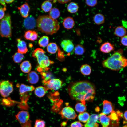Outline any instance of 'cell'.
I'll return each mask as SVG.
<instances>
[{
	"label": "cell",
	"instance_id": "cell-1",
	"mask_svg": "<svg viewBox=\"0 0 127 127\" xmlns=\"http://www.w3.org/2000/svg\"><path fill=\"white\" fill-rule=\"evenodd\" d=\"M67 91L72 99L79 101L85 105L86 102H92L96 94L94 84L87 80L74 81L68 86Z\"/></svg>",
	"mask_w": 127,
	"mask_h": 127
},
{
	"label": "cell",
	"instance_id": "cell-2",
	"mask_svg": "<svg viewBox=\"0 0 127 127\" xmlns=\"http://www.w3.org/2000/svg\"><path fill=\"white\" fill-rule=\"evenodd\" d=\"M123 51L120 49L110 57L103 60L102 63L104 68L118 71L127 66V59L123 55Z\"/></svg>",
	"mask_w": 127,
	"mask_h": 127
},
{
	"label": "cell",
	"instance_id": "cell-3",
	"mask_svg": "<svg viewBox=\"0 0 127 127\" xmlns=\"http://www.w3.org/2000/svg\"><path fill=\"white\" fill-rule=\"evenodd\" d=\"M36 26L39 30L47 35L56 33L60 28L57 20L48 15L39 16L36 20Z\"/></svg>",
	"mask_w": 127,
	"mask_h": 127
},
{
	"label": "cell",
	"instance_id": "cell-4",
	"mask_svg": "<svg viewBox=\"0 0 127 127\" xmlns=\"http://www.w3.org/2000/svg\"><path fill=\"white\" fill-rule=\"evenodd\" d=\"M45 52L42 49L38 48L32 52V56L36 59L40 71L46 70L50 65L54 63L45 54Z\"/></svg>",
	"mask_w": 127,
	"mask_h": 127
},
{
	"label": "cell",
	"instance_id": "cell-5",
	"mask_svg": "<svg viewBox=\"0 0 127 127\" xmlns=\"http://www.w3.org/2000/svg\"><path fill=\"white\" fill-rule=\"evenodd\" d=\"M11 24V16L7 13L0 20V35L2 37L9 38L12 36Z\"/></svg>",
	"mask_w": 127,
	"mask_h": 127
},
{
	"label": "cell",
	"instance_id": "cell-6",
	"mask_svg": "<svg viewBox=\"0 0 127 127\" xmlns=\"http://www.w3.org/2000/svg\"><path fill=\"white\" fill-rule=\"evenodd\" d=\"M13 83L8 80H2L0 82V93L4 98L8 96L13 91Z\"/></svg>",
	"mask_w": 127,
	"mask_h": 127
},
{
	"label": "cell",
	"instance_id": "cell-7",
	"mask_svg": "<svg viewBox=\"0 0 127 127\" xmlns=\"http://www.w3.org/2000/svg\"><path fill=\"white\" fill-rule=\"evenodd\" d=\"M44 87L47 91L49 89L57 90L60 88L62 86V81L58 79H52L47 81H43Z\"/></svg>",
	"mask_w": 127,
	"mask_h": 127
},
{
	"label": "cell",
	"instance_id": "cell-8",
	"mask_svg": "<svg viewBox=\"0 0 127 127\" xmlns=\"http://www.w3.org/2000/svg\"><path fill=\"white\" fill-rule=\"evenodd\" d=\"M62 119H74L77 115L74 109L71 107L67 106L63 108L59 113Z\"/></svg>",
	"mask_w": 127,
	"mask_h": 127
},
{
	"label": "cell",
	"instance_id": "cell-9",
	"mask_svg": "<svg viewBox=\"0 0 127 127\" xmlns=\"http://www.w3.org/2000/svg\"><path fill=\"white\" fill-rule=\"evenodd\" d=\"M61 45L64 50L69 55L74 52V44L70 40L65 39L61 42Z\"/></svg>",
	"mask_w": 127,
	"mask_h": 127
},
{
	"label": "cell",
	"instance_id": "cell-10",
	"mask_svg": "<svg viewBox=\"0 0 127 127\" xmlns=\"http://www.w3.org/2000/svg\"><path fill=\"white\" fill-rule=\"evenodd\" d=\"M15 117L17 121L22 124L28 121L30 115L28 111H22L19 112L15 115Z\"/></svg>",
	"mask_w": 127,
	"mask_h": 127
},
{
	"label": "cell",
	"instance_id": "cell-11",
	"mask_svg": "<svg viewBox=\"0 0 127 127\" xmlns=\"http://www.w3.org/2000/svg\"><path fill=\"white\" fill-rule=\"evenodd\" d=\"M99 119V115L96 114H92L85 124L84 127H98V124L97 122Z\"/></svg>",
	"mask_w": 127,
	"mask_h": 127
},
{
	"label": "cell",
	"instance_id": "cell-12",
	"mask_svg": "<svg viewBox=\"0 0 127 127\" xmlns=\"http://www.w3.org/2000/svg\"><path fill=\"white\" fill-rule=\"evenodd\" d=\"M24 25L27 29H32L36 25V21L32 16H29L26 18L24 20Z\"/></svg>",
	"mask_w": 127,
	"mask_h": 127
},
{
	"label": "cell",
	"instance_id": "cell-13",
	"mask_svg": "<svg viewBox=\"0 0 127 127\" xmlns=\"http://www.w3.org/2000/svg\"><path fill=\"white\" fill-rule=\"evenodd\" d=\"M114 49V45L109 42L104 43L101 45L100 48V51L105 53H109Z\"/></svg>",
	"mask_w": 127,
	"mask_h": 127
},
{
	"label": "cell",
	"instance_id": "cell-14",
	"mask_svg": "<svg viewBox=\"0 0 127 127\" xmlns=\"http://www.w3.org/2000/svg\"><path fill=\"white\" fill-rule=\"evenodd\" d=\"M17 8L23 17L26 18L28 17L30 7L27 3H26L18 7Z\"/></svg>",
	"mask_w": 127,
	"mask_h": 127
},
{
	"label": "cell",
	"instance_id": "cell-15",
	"mask_svg": "<svg viewBox=\"0 0 127 127\" xmlns=\"http://www.w3.org/2000/svg\"><path fill=\"white\" fill-rule=\"evenodd\" d=\"M18 52L22 54H25L28 49L25 42L20 38L17 39Z\"/></svg>",
	"mask_w": 127,
	"mask_h": 127
},
{
	"label": "cell",
	"instance_id": "cell-16",
	"mask_svg": "<svg viewBox=\"0 0 127 127\" xmlns=\"http://www.w3.org/2000/svg\"><path fill=\"white\" fill-rule=\"evenodd\" d=\"M103 108L102 113L105 115H107L113 111L112 104L111 102L105 100L103 101Z\"/></svg>",
	"mask_w": 127,
	"mask_h": 127
},
{
	"label": "cell",
	"instance_id": "cell-17",
	"mask_svg": "<svg viewBox=\"0 0 127 127\" xmlns=\"http://www.w3.org/2000/svg\"><path fill=\"white\" fill-rule=\"evenodd\" d=\"M27 79L30 83L32 84H35L39 81V76L36 72L32 71L28 73L27 75Z\"/></svg>",
	"mask_w": 127,
	"mask_h": 127
},
{
	"label": "cell",
	"instance_id": "cell-18",
	"mask_svg": "<svg viewBox=\"0 0 127 127\" xmlns=\"http://www.w3.org/2000/svg\"><path fill=\"white\" fill-rule=\"evenodd\" d=\"M75 24V21L73 18L71 17H68L64 20L63 25L64 27L67 29H72Z\"/></svg>",
	"mask_w": 127,
	"mask_h": 127
},
{
	"label": "cell",
	"instance_id": "cell-19",
	"mask_svg": "<svg viewBox=\"0 0 127 127\" xmlns=\"http://www.w3.org/2000/svg\"><path fill=\"white\" fill-rule=\"evenodd\" d=\"M34 89V87L32 85L28 86L22 84L19 86V91L20 94L22 95L27 92L32 91Z\"/></svg>",
	"mask_w": 127,
	"mask_h": 127
},
{
	"label": "cell",
	"instance_id": "cell-20",
	"mask_svg": "<svg viewBox=\"0 0 127 127\" xmlns=\"http://www.w3.org/2000/svg\"><path fill=\"white\" fill-rule=\"evenodd\" d=\"M99 121L102 127H108L110 121V119L108 116H107L103 113H101L99 115Z\"/></svg>",
	"mask_w": 127,
	"mask_h": 127
},
{
	"label": "cell",
	"instance_id": "cell-21",
	"mask_svg": "<svg viewBox=\"0 0 127 127\" xmlns=\"http://www.w3.org/2000/svg\"><path fill=\"white\" fill-rule=\"evenodd\" d=\"M38 36V34L36 32L31 30L27 31L24 35V37L26 39L32 41L36 40Z\"/></svg>",
	"mask_w": 127,
	"mask_h": 127
},
{
	"label": "cell",
	"instance_id": "cell-22",
	"mask_svg": "<svg viewBox=\"0 0 127 127\" xmlns=\"http://www.w3.org/2000/svg\"><path fill=\"white\" fill-rule=\"evenodd\" d=\"M127 32L126 28L123 26H119L115 28L114 33L117 36L122 37L126 35Z\"/></svg>",
	"mask_w": 127,
	"mask_h": 127
},
{
	"label": "cell",
	"instance_id": "cell-23",
	"mask_svg": "<svg viewBox=\"0 0 127 127\" xmlns=\"http://www.w3.org/2000/svg\"><path fill=\"white\" fill-rule=\"evenodd\" d=\"M20 67L22 72L25 73H28L31 69L32 66L29 61L26 60L21 63L20 65Z\"/></svg>",
	"mask_w": 127,
	"mask_h": 127
},
{
	"label": "cell",
	"instance_id": "cell-24",
	"mask_svg": "<svg viewBox=\"0 0 127 127\" xmlns=\"http://www.w3.org/2000/svg\"><path fill=\"white\" fill-rule=\"evenodd\" d=\"M105 19L104 16L100 13L96 14L93 17V21L94 23L98 25L103 24L105 22Z\"/></svg>",
	"mask_w": 127,
	"mask_h": 127
},
{
	"label": "cell",
	"instance_id": "cell-25",
	"mask_svg": "<svg viewBox=\"0 0 127 127\" xmlns=\"http://www.w3.org/2000/svg\"><path fill=\"white\" fill-rule=\"evenodd\" d=\"M80 71L81 73L84 75H90L91 72V69L90 66L87 64L82 65L80 68Z\"/></svg>",
	"mask_w": 127,
	"mask_h": 127
},
{
	"label": "cell",
	"instance_id": "cell-26",
	"mask_svg": "<svg viewBox=\"0 0 127 127\" xmlns=\"http://www.w3.org/2000/svg\"><path fill=\"white\" fill-rule=\"evenodd\" d=\"M47 91L46 88L44 87L39 86L36 88L34 93L37 97H41L44 96Z\"/></svg>",
	"mask_w": 127,
	"mask_h": 127
},
{
	"label": "cell",
	"instance_id": "cell-27",
	"mask_svg": "<svg viewBox=\"0 0 127 127\" xmlns=\"http://www.w3.org/2000/svg\"><path fill=\"white\" fill-rule=\"evenodd\" d=\"M79 7L78 4L74 2H70L67 7V11L71 13H76L78 11Z\"/></svg>",
	"mask_w": 127,
	"mask_h": 127
},
{
	"label": "cell",
	"instance_id": "cell-28",
	"mask_svg": "<svg viewBox=\"0 0 127 127\" xmlns=\"http://www.w3.org/2000/svg\"><path fill=\"white\" fill-rule=\"evenodd\" d=\"M58 49V48L57 45L54 43H50L47 47V50L48 52L52 54L56 53Z\"/></svg>",
	"mask_w": 127,
	"mask_h": 127
},
{
	"label": "cell",
	"instance_id": "cell-29",
	"mask_svg": "<svg viewBox=\"0 0 127 127\" xmlns=\"http://www.w3.org/2000/svg\"><path fill=\"white\" fill-rule=\"evenodd\" d=\"M49 39L48 37L44 36L41 37L39 39L38 43L39 46L42 47H45L49 44Z\"/></svg>",
	"mask_w": 127,
	"mask_h": 127
},
{
	"label": "cell",
	"instance_id": "cell-30",
	"mask_svg": "<svg viewBox=\"0 0 127 127\" xmlns=\"http://www.w3.org/2000/svg\"><path fill=\"white\" fill-rule=\"evenodd\" d=\"M85 51V49L83 46L77 44L75 47L74 52L76 55H81L84 53Z\"/></svg>",
	"mask_w": 127,
	"mask_h": 127
},
{
	"label": "cell",
	"instance_id": "cell-31",
	"mask_svg": "<svg viewBox=\"0 0 127 127\" xmlns=\"http://www.w3.org/2000/svg\"><path fill=\"white\" fill-rule=\"evenodd\" d=\"M60 14V11L58 9L53 8H52L50 11L49 16L52 18L56 19L59 17Z\"/></svg>",
	"mask_w": 127,
	"mask_h": 127
},
{
	"label": "cell",
	"instance_id": "cell-32",
	"mask_svg": "<svg viewBox=\"0 0 127 127\" xmlns=\"http://www.w3.org/2000/svg\"><path fill=\"white\" fill-rule=\"evenodd\" d=\"M52 6L51 2L48 0L44 1L42 4L41 8L45 12H49Z\"/></svg>",
	"mask_w": 127,
	"mask_h": 127
},
{
	"label": "cell",
	"instance_id": "cell-33",
	"mask_svg": "<svg viewBox=\"0 0 127 127\" xmlns=\"http://www.w3.org/2000/svg\"><path fill=\"white\" fill-rule=\"evenodd\" d=\"M90 117L89 113L87 112H84L80 113L78 117L79 120L84 123L87 122Z\"/></svg>",
	"mask_w": 127,
	"mask_h": 127
},
{
	"label": "cell",
	"instance_id": "cell-34",
	"mask_svg": "<svg viewBox=\"0 0 127 127\" xmlns=\"http://www.w3.org/2000/svg\"><path fill=\"white\" fill-rule=\"evenodd\" d=\"M24 57L23 54L18 52H16L13 56L12 58L13 61L16 63L20 62Z\"/></svg>",
	"mask_w": 127,
	"mask_h": 127
},
{
	"label": "cell",
	"instance_id": "cell-35",
	"mask_svg": "<svg viewBox=\"0 0 127 127\" xmlns=\"http://www.w3.org/2000/svg\"><path fill=\"white\" fill-rule=\"evenodd\" d=\"M75 109L77 112L81 113L84 112L86 110V107L85 105L81 103H79L76 104Z\"/></svg>",
	"mask_w": 127,
	"mask_h": 127
},
{
	"label": "cell",
	"instance_id": "cell-36",
	"mask_svg": "<svg viewBox=\"0 0 127 127\" xmlns=\"http://www.w3.org/2000/svg\"><path fill=\"white\" fill-rule=\"evenodd\" d=\"M45 123L43 120L37 119L35 121L34 127H45Z\"/></svg>",
	"mask_w": 127,
	"mask_h": 127
},
{
	"label": "cell",
	"instance_id": "cell-37",
	"mask_svg": "<svg viewBox=\"0 0 127 127\" xmlns=\"http://www.w3.org/2000/svg\"><path fill=\"white\" fill-rule=\"evenodd\" d=\"M42 77L44 80L43 81H47L51 79L52 75L51 73L42 72L41 73Z\"/></svg>",
	"mask_w": 127,
	"mask_h": 127
},
{
	"label": "cell",
	"instance_id": "cell-38",
	"mask_svg": "<svg viewBox=\"0 0 127 127\" xmlns=\"http://www.w3.org/2000/svg\"><path fill=\"white\" fill-rule=\"evenodd\" d=\"M85 3L88 6L90 7H93L97 4L98 2L96 0H86L85 1Z\"/></svg>",
	"mask_w": 127,
	"mask_h": 127
},
{
	"label": "cell",
	"instance_id": "cell-39",
	"mask_svg": "<svg viewBox=\"0 0 127 127\" xmlns=\"http://www.w3.org/2000/svg\"><path fill=\"white\" fill-rule=\"evenodd\" d=\"M120 42L123 46H127V35H126L121 38Z\"/></svg>",
	"mask_w": 127,
	"mask_h": 127
},
{
	"label": "cell",
	"instance_id": "cell-40",
	"mask_svg": "<svg viewBox=\"0 0 127 127\" xmlns=\"http://www.w3.org/2000/svg\"><path fill=\"white\" fill-rule=\"evenodd\" d=\"M110 119L112 120H116L117 119V116L116 113L113 111L111 113L110 115L108 116Z\"/></svg>",
	"mask_w": 127,
	"mask_h": 127
},
{
	"label": "cell",
	"instance_id": "cell-41",
	"mask_svg": "<svg viewBox=\"0 0 127 127\" xmlns=\"http://www.w3.org/2000/svg\"><path fill=\"white\" fill-rule=\"evenodd\" d=\"M83 125L79 121H75L72 123L70 125L71 127H82Z\"/></svg>",
	"mask_w": 127,
	"mask_h": 127
},
{
	"label": "cell",
	"instance_id": "cell-42",
	"mask_svg": "<svg viewBox=\"0 0 127 127\" xmlns=\"http://www.w3.org/2000/svg\"><path fill=\"white\" fill-rule=\"evenodd\" d=\"M6 10V8H0V20L2 19L4 17L5 15V11Z\"/></svg>",
	"mask_w": 127,
	"mask_h": 127
},
{
	"label": "cell",
	"instance_id": "cell-43",
	"mask_svg": "<svg viewBox=\"0 0 127 127\" xmlns=\"http://www.w3.org/2000/svg\"><path fill=\"white\" fill-rule=\"evenodd\" d=\"M31 123V121H28L26 123L22 124L21 125V127H32Z\"/></svg>",
	"mask_w": 127,
	"mask_h": 127
},
{
	"label": "cell",
	"instance_id": "cell-44",
	"mask_svg": "<svg viewBox=\"0 0 127 127\" xmlns=\"http://www.w3.org/2000/svg\"><path fill=\"white\" fill-rule=\"evenodd\" d=\"M57 1L59 3H61V4H64L65 3H68V2H70L71 1V0H58Z\"/></svg>",
	"mask_w": 127,
	"mask_h": 127
},
{
	"label": "cell",
	"instance_id": "cell-45",
	"mask_svg": "<svg viewBox=\"0 0 127 127\" xmlns=\"http://www.w3.org/2000/svg\"><path fill=\"white\" fill-rule=\"evenodd\" d=\"M0 4L3 6V8H6V6L4 0H0Z\"/></svg>",
	"mask_w": 127,
	"mask_h": 127
},
{
	"label": "cell",
	"instance_id": "cell-46",
	"mask_svg": "<svg viewBox=\"0 0 127 127\" xmlns=\"http://www.w3.org/2000/svg\"><path fill=\"white\" fill-rule=\"evenodd\" d=\"M122 24L123 26L125 28H127V21L125 20L122 21Z\"/></svg>",
	"mask_w": 127,
	"mask_h": 127
},
{
	"label": "cell",
	"instance_id": "cell-47",
	"mask_svg": "<svg viewBox=\"0 0 127 127\" xmlns=\"http://www.w3.org/2000/svg\"><path fill=\"white\" fill-rule=\"evenodd\" d=\"M5 2L6 3L9 4L12 3L14 2V0H4Z\"/></svg>",
	"mask_w": 127,
	"mask_h": 127
},
{
	"label": "cell",
	"instance_id": "cell-48",
	"mask_svg": "<svg viewBox=\"0 0 127 127\" xmlns=\"http://www.w3.org/2000/svg\"><path fill=\"white\" fill-rule=\"evenodd\" d=\"M124 117L126 120L127 121V111L125 112L124 114Z\"/></svg>",
	"mask_w": 127,
	"mask_h": 127
},
{
	"label": "cell",
	"instance_id": "cell-49",
	"mask_svg": "<svg viewBox=\"0 0 127 127\" xmlns=\"http://www.w3.org/2000/svg\"><path fill=\"white\" fill-rule=\"evenodd\" d=\"M66 122H64L62 123L61 124V126H64L66 125Z\"/></svg>",
	"mask_w": 127,
	"mask_h": 127
}]
</instances>
